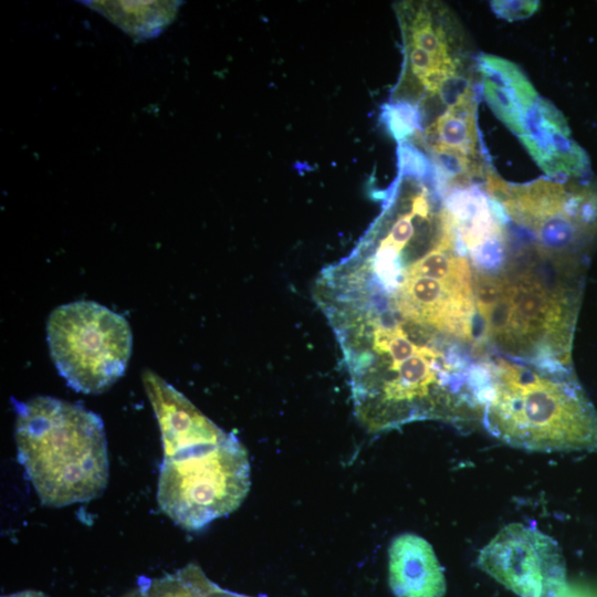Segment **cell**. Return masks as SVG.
Returning a JSON list of instances; mask_svg holds the SVG:
<instances>
[{
    "label": "cell",
    "instance_id": "cell-3",
    "mask_svg": "<svg viewBox=\"0 0 597 597\" xmlns=\"http://www.w3.org/2000/svg\"><path fill=\"white\" fill-rule=\"evenodd\" d=\"M482 423L502 442L527 451H596L597 410L573 367L484 358Z\"/></svg>",
    "mask_w": 597,
    "mask_h": 597
},
{
    "label": "cell",
    "instance_id": "cell-7",
    "mask_svg": "<svg viewBox=\"0 0 597 597\" xmlns=\"http://www.w3.org/2000/svg\"><path fill=\"white\" fill-rule=\"evenodd\" d=\"M478 566L520 597H558L565 562L555 540L521 523L504 526L479 553Z\"/></svg>",
    "mask_w": 597,
    "mask_h": 597
},
{
    "label": "cell",
    "instance_id": "cell-19",
    "mask_svg": "<svg viewBox=\"0 0 597 597\" xmlns=\"http://www.w3.org/2000/svg\"><path fill=\"white\" fill-rule=\"evenodd\" d=\"M2 597H48V596L43 594L42 591H38V590H23V591L6 595Z\"/></svg>",
    "mask_w": 597,
    "mask_h": 597
},
{
    "label": "cell",
    "instance_id": "cell-16",
    "mask_svg": "<svg viewBox=\"0 0 597 597\" xmlns=\"http://www.w3.org/2000/svg\"><path fill=\"white\" fill-rule=\"evenodd\" d=\"M381 119L389 134L402 143L421 129L419 111L409 102H395L384 107Z\"/></svg>",
    "mask_w": 597,
    "mask_h": 597
},
{
    "label": "cell",
    "instance_id": "cell-1",
    "mask_svg": "<svg viewBox=\"0 0 597 597\" xmlns=\"http://www.w3.org/2000/svg\"><path fill=\"white\" fill-rule=\"evenodd\" d=\"M323 311L343 352L356 417L369 432L478 419L481 355L474 346L379 310Z\"/></svg>",
    "mask_w": 597,
    "mask_h": 597
},
{
    "label": "cell",
    "instance_id": "cell-8",
    "mask_svg": "<svg viewBox=\"0 0 597 597\" xmlns=\"http://www.w3.org/2000/svg\"><path fill=\"white\" fill-rule=\"evenodd\" d=\"M524 127L521 142L549 177L567 180L589 176L586 151L572 138L565 117L549 101L538 98L527 113Z\"/></svg>",
    "mask_w": 597,
    "mask_h": 597
},
{
    "label": "cell",
    "instance_id": "cell-10",
    "mask_svg": "<svg viewBox=\"0 0 597 597\" xmlns=\"http://www.w3.org/2000/svg\"><path fill=\"white\" fill-rule=\"evenodd\" d=\"M136 39L156 36L172 20L178 2L90 1L84 2Z\"/></svg>",
    "mask_w": 597,
    "mask_h": 597
},
{
    "label": "cell",
    "instance_id": "cell-5",
    "mask_svg": "<svg viewBox=\"0 0 597 597\" xmlns=\"http://www.w3.org/2000/svg\"><path fill=\"white\" fill-rule=\"evenodd\" d=\"M250 484L248 452L232 432L224 431L164 455L157 502L174 523L195 531L235 511Z\"/></svg>",
    "mask_w": 597,
    "mask_h": 597
},
{
    "label": "cell",
    "instance_id": "cell-2",
    "mask_svg": "<svg viewBox=\"0 0 597 597\" xmlns=\"http://www.w3.org/2000/svg\"><path fill=\"white\" fill-rule=\"evenodd\" d=\"M586 264L535 245L513 249L494 271L473 273L481 344L521 362L573 367Z\"/></svg>",
    "mask_w": 597,
    "mask_h": 597
},
{
    "label": "cell",
    "instance_id": "cell-13",
    "mask_svg": "<svg viewBox=\"0 0 597 597\" xmlns=\"http://www.w3.org/2000/svg\"><path fill=\"white\" fill-rule=\"evenodd\" d=\"M478 63L483 78L513 91L527 111L537 103V92L515 63L491 54H481Z\"/></svg>",
    "mask_w": 597,
    "mask_h": 597
},
{
    "label": "cell",
    "instance_id": "cell-11",
    "mask_svg": "<svg viewBox=\"0 0 597 597\" xmlns=\"http://www.w3.org/2000/svg\"><path fill=\"white\" fill-rule=\"evenodd\" d=\"M475 107L473 91L448 107L426 132L429 146L437 145L475 157L478 146Z\"/></svg>",
    "mask_w": 597,
    "mask_h": 597
},
{
    "label": "cell",
    "instance_id": "cell-4",
    "mask_svg": "<svg viewBox=\"0 0 597 597\" xmlns=\"http://www.w3.org/2000/svg\"><path fill=\"white\" fill-rule=\"evenodd\" d=\"M12 401L18 459L41 502L61 507L100 496L108 481L101 417L50 396Z\"/></svg>",
    "mask_w": 597,
    "mask_h": 597
},
{
    "label": "cell",
    "instance_id": "cell-18",
    "mask_svg": "<svg viewBox=\"0 0 597 597\" xmlns=\"http://www.w3.org/2000/svg\"><path fill=\"white\" fill-rule=\"evenodd\" d=\"M493 12L506 21L527 19L533 15L540 7L538 1L530 0H501L491 1Z\"/></svg>",
    "mask_w": 597,
    "mask_h": 597
},
{
    "label": "cell",
    "instance_id": "cell-9",
    "mask_svg": "<svg viewBox=\"0 0 597 597\" xmlns=\"http://www.w3.org/2000/svg\"><path fill=\"white\" fill-rule=\"evenodd\" d=\"M389 586L395 597H443L447 585L432 546L421 536L404 533L388 549Z\"/></svg>",
    "mask_w": 597,
    "mask_h": 597
},
{
    "label": "cell",
    "instance_id": "cell-17",
    "mask_svg": "<svg viewBox=\"0 0 597 597\" xmlns=\"http://www.w3.org/2000/svg\"><path fill=\"white\" fill-rule=\"evenodd\" d=\"M398 168L402 177H410L422 180L429 177L432 165L429 159L409 142L399 143Z\"/></svg>",
    "mask_w": 597,
    "mask_h": 597
},
{
    "label": "cell",
    "instance_id": "cell-12",
    "mask_svg": "<svg viewBox=\"0 0 597 597\" xmlns=\"http://www.w3.org/2000/svg\"><path fill=\"white\" fill-rule=\"evenodd\" d=\"M209 580L198 565L189 564L159 578H144L122 597H199Z\"/></svg>",
    "mask_w": 597,
    "mask_h": 597
},
{
    "label": "cell",
    "instance_id": "cell-15",
    "mask_svg": "<svg viewBox=\"0 0 597 597\" xmlns=\"http://www.w3.org/2000/svg\"><path fill=\"white\" fill-rule=\"evenodd\" d=\"M483 94L496 117L519 137L524 134L527 111L517 95L505 87L483 78Z\"/></svg>",
    "mask_w": 597,
    "mask_h": 597
},
{
    "label": "cell",
    "instance_id": "cell-6",
    "mask_svg": "<svg viewBox=\"0 0 597 597\" xmlns=\"http://www.w3.org/2000/svg\"><path fill=\"white\" fill-rule=\"evenodd\" d=\"M51 357L76 391L100 394L125 373L133 347L126 318L93 301L54 308L46 326Z\"/></svg>",
    "mask_w": 597,
    "mask_h": 597
},
{
    "label": "cell",
    "instance_id": "cell-14",
    "mask_svg": "<svg viewBox=\"0 0 597 597\" xmlns=\"http://www.w3.org/2000/svg\"><path fill=\"white\" fill-rule=\"evenodd\" d=\"M411 46L431 54L446 65H459V61L450 55V46L441 25H434L430 11L425 7L416 12L410 25Z\"/></svg>",
    "mask_w": 597,
    "mask_h": 597
}]
</instances>
